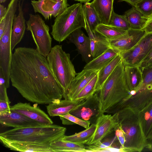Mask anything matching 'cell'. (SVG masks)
<instances>
[{
    "label": "cell",
    "instance_id": "obj_1",
    "mask_svg": "<svg viewBox=\"0 0 152 152\" xmlns=\"http://www.w3.org/2000/svg\"><path fill=\"white\" fill-rule=\"evenodd\" d=\"M10 80L22 96L38 104L58 103L62 88L53 76L47 58L36 49L20 47L12 53Z\"/></svg>",
    "mask_w": 152,
    "mask_h": 152
},
{
    "label": "cell",
    "instance_id": "obj_2",
    "mask_svg": "<svg viewBox=\"0 0 152 152\" xmlns=\"http://www.w3.org/2000/svg\"><path fill=\"white\" fill-rule=\"evenodd\" d=\"M122 60L103 83L98 92L100 115L107 113L121 102L130 93L124 73Z\"/></svg>",
    "mask_w": 152,
    "mask_h": 152
},
{
    "label": "cell",
    "instance_id": "obj_3",
    "mask_svg": "<svg viewBox=\"0 0 152 152\" xmlns=\"http://www.w3.org/2000/svg\"><path fill=\"white\" fill-rule=\"evenodd\" d=\"M66 127L56 124L14 128L1 133L0 137L15 141L49 144L65 135Z\"/></svg>",
    "mask_w": 152,
    "mask_h": 152
},
{
    "label": "cell",
    "instance_id": "obj_4",
    "mask_svg": "<svg viewBox=\"0 0 152 152\" xmlns=\"http://www.w3.org/2000/svg\"><path fill=\"white\" fill-rule=\"evenodd\" d=\"M119 124L124 133V147L128 152H140L145 148L148 140L144 134L137 112L125 107L117 112Z\"/></svg>",
    "mask_w": 152,
    "mask_h": 152
},
{
    "label": "cell",
    "instance_id": "obj_5",
    "mask_svg": "<svg viewBox=\"0 0 152 152\" xmlns=\"http://www.w3.org/2000/svg\"><path fill=\"white\" fill-rule=\"evenodd\" d=\"M47 59L53 76L62 88L63 97L67 99L70 83L77 74L70 54L63 50L61 45H56L52 48Z\"/></svg>",
    "mask_w": 152,
    "mask_h": 152
},
{
    "label": "cell",
    "instance_id": "obj_6",
    "mask_svg": "<svg viewBox=\"0 0 152 152\" xmlns=\"http://www.w3.org/2000/svg\"><path fill=\"white\" fill-rule=\"evenodd\" d=\"M83 5L82 3L74 4L56 17L51 32L54 39L61 42L76 30L85 28Z\"/></svg>",
    "mask_w": 152,
    "mask_h": 152
},
{
    "label": "cell",
    "instance_id": "obj_7",
    "mask_svg": "<svg viewBox=\"0 0 152 152\" xmlns=\"http://www.w3.org/2000/svg\"><path fill=\"white\" fill-rule=\"evenodd\" d=\"M141 69L142 84L136 90L130 91L121 102L120 109L128 107L138 112L152 101V67Z\"/></svg>",
    "mask_w": 152,
    "mask_h": 152
},
{
    "label": "cell",
    "instance_id": "obj_8",
    "mask_svg": "<svg viewBox=\"0 0 152 152\" xmlns=\"http://www.w3.org/2000/svg\"><path fill=\"white\" fill-rule=\"evenodd\" d=\"M17 6L10 4L8 6L9 17L5 31L0 38V69L2 72L7 88L10 86V74L12 57L11 37L12 26Z\"/></svg>",
    "mask_w": 152,
    "mask_h": 152
},
{
    "label": "cell",
    "instance_id": "obj_9",
    "mask_svg": "<svg viewBox=\"0 0 152 152\" xmlns=\"http://www.w3.org/2000/svg\"><path fill=\"white\" fill-rule=\"evenodd\" d=\"M26 30L31 34L37 50L47 57L52 48V39L50 34L49 27L39 15L29 14L26 22Z\"/></svg>",
    "mask_w": 152,
    "mask_h": 152
},
{
    "label": "cell",
    "instance_id": "obj_10",
    "mask_svg": "<svg viewBox=\"0 0 152 152\" xmlns=\"http://www.w3.org/2000/svg\"><path fill=\"white\" fill-rule=\"evenodd\" d=\"M152 49V33H149L131 49L119 54L124 65L140 66Z\"/></svg>",
    "mask_w": 152,
    "mask_h": 152
},
{
    "label": "cell",
    "instance_id": "obj_11",
    "mask_svg": "<svg viewBox=\"0 0 152 152\" xmlns=\"http://www.w3.org/2000/svg\"><path fill=\"white\" fill-rule=\"evenodd\" d=\"M95 124V131L86 143L87 145L101 141L115 131L119 126L118 113L113 115L101 114L97 118Z\"/></svg>",
    "mask_w": 152,
    "mask_h": 152
},
{
    "label": "cell",
    "instance_id": "obj_12",
    "mask_svg": "<svg viewBox=\"0 0 152 152\" xmlns=\"http://www.w3.org/2000/svg\"><path fill=\"white\" fill-rule=\"evenodd\" d=\"M84 120L95 123L100 115L99 101L97 92L88 97L69 113Z\"/></svg>",
    "mask_w": 152,
    "mask_h": 152
},
{
    "label": "cell",
    "instance_id": "obj_13",
    "mask_svg": "<svg viewBox=\"0 0 152 152\" xmlns=\"http://www.w3.org/2000/svg\"><path fill=\"white\" fill-rule=\"evenodd\" d=\"M31 4L35 12L41 14L46 20L56 17L69 6L67 0H33Z\"/></svg>",
    "mask_w": 152,
    "mask_h": 152
},
{
    "label": "cell",
    "instance_id": "obj_14",
    "mask_svg": "<svg viewBox=\"0 0 152 152\" xmlns=\"http://www.w3.org/2000/svg\"><path fill=\"white\" fill-rule=\"evenodd\" d=\"M146 34L144 30L130 29L117 38L108 39L110 47L120 52L129 50Z\"/></svg>",
    "mask_w": 152,
    "mask_h": 152
},
{
    "label": "cell",
    "instance_id": "obj_15",
    "mask_svg": "<svg viewBox=\"0 0 152 152\" xmlns=\"http://www.w3.org/2000/svg\"><path fill=\"white\" fill-rule=\"evenodd\" d=\"M35 103L31 106L29 103L19 102L11 106L10 109L22 114L42 125L53 124L48 115Z\"/></svg>",
    "mask_w": 152,
    "mask_h": 152
},
{
    "label": "cell",
    "instance_id": "obj_16",
    "mask_svg": "<svg viewBox=\"0 0 152 152\" xmlns=\"http://www.w3.org/2000/svg\"><path fill=\"white\" fill-rule=\"evenodd\" d=\"M0 124L3 126L14 128L41 124L22 114L11 110L0 114Z\"/></svg>",
    "mask_w": 152,
    "mask_h": 152
},
{
    "label": "cell",
    "instance_id": "obj_17",
    "mask_svg": "<svg viewBox=\"0 0 152 152\" xmlns=\"http://www.w3.org/2000/svg\"><path fill=\"white\" fill-rule=\"evenodd\" d=\"M99 71L83 69L71 82L67 94V99L73 101L81 90L98 74Z\"/></svg>",
    "mask_w": 152,
    "mask_h": 152
},
{
    "label": "cell",
    "instance_id": "obj_18",
    "mask_svg": "<svg viewBox=\"0 0 152 152\" xmlns=\"http://www.w3.org/2000/svg\"><path fill=\"white\" fill-rule=\"evenodd\" d=\"M67 38L70 42L75 45L83 60L87 64L93 59L91 53L90 38L86 36L81 30V28L72 32Z\"/></svg>",
    "mask_w": 152,
    "mask_h": 152
},
{
    "label": "cell",
    "instance_id": "obj_19",
    "mask_svg": "<svg viewBox=\"0 0 152 152\" xmlns=\"http://www.w3.org/2000/svg\"><path fill=\"white\" fill-rule=\"evenodd\" d=\"M0 142L11 150L20 152H54L50 145L12 141L0 137Z\"/></svg>",
    "mask_w": 152,
    "mask_h": 152
},
{
    "label": "cell",
    "instance_id": "obj_20",
    "mask_svg": "<svg viewBox=\"0 0 152 152\" xmlns=\"http://www.w3.org/2000/svg\"><path fill=\"white\" fill-rule=\"evenodd\" d=\"M23 4L22 0L18 1V14L17 16L15 15L14 18L11 37L12 51L22 39L26 29V21L22 9Z\"/></svg>",
    "mask_w": 152,
    "mask_h": 152
},
{
    "label": "cell",
    "instance_id": "obj_21",
    "mask_svg": "<svg viewBox=\"0 0 152 152\" xmlns=\"http://www.w3.org/2000/svg\"><path fill=\"white\" fill-rule=\"evenodd\" d=\"M86 23L85 29L90 39L91 53L93 59L101 55L110 47L107 39L96 30L92 31L86 21Z\"/></svg>",
    "mask_w": 152,
    "mask_h": 152
},
{
    "label": "cell",
    "instance_id": "obj_22",
    "mask_svg": "<svg viewBox=\"0 0 152 152\" xmlns=\"http://www.w3.org/2000/svg\"><path fill=\"white\" fill-rule=\"evenodd\" d=\"M85 99L71 101L61 100L58 103H51L46 106L48 115L51 117L59 116L66 114L82 102Z\"/></svg>",
    "mask_w": 152,
    "mask_h": 152
},
{
    "label": "cell",
    "instance_id": "obj_23",
    "mask_svg": "<svg viewBox=\"0 0 152 152\" xmlns=\"http://www.w3.org/2000/svg\"><path fill=\"white\" fill-rule=\"evenodd\" d=\"M114 0H93L91 4L98 15L102 23L109 24L113 10Z\"/></svg>",
    "mask_w": 152,
    "mask_h": 152
},
{
    "label": "cell",
    "instance_id": "obj_24",
    "mask_svg": "<svg viewBox=\"0 0 152 152\" xmlns=\"http://www.w3.org/2000/svg\"><path fill=\"white\" fill-rule=\"evenodd\" d=\"M124 73L127 86L130 92L138 88L143 81L142 69L139 66L124 65Z\"/></svg>",
    "mask_w": 152,
    "mask_h": 152
},
{
    "label": "cell",
    "instance_id": "obj_25",
    "mask_svg": "<svg viewBox=\"0 0 152 152\" xmlns=\"http://www.w3.org/2000/svg\"><path fill=\"white\" fill-rule=\"evenodd\" d=\"M119 53L118 51L110 48L87 63L83 69L99 71Z\"/></svg>",
    "mask_w": 152,
    "mask_h": 152
},
{
    "label": "cell",
    "instance_id": "obj_26",
    "mask_svg": "<svg viewBox=\"0 0 152 152\" xmlns=\"http://www.w3.org/2000/svg\"><path fill=\"white\" fill-rule=\"evenodd\" d=\"M50 145L54 152H86L84 144L64 140L62 137L51 142Z\"/></svg>",
    "mask_w": 152,
    "mask_h": 152
},
{
    "label": "cell",
    "instance_id": "obj_27",
    "mask_svg": "<svg viewBox=\"0 0 152 152\" xmlns=\"http://www.w3.org/2000/svg\"><path fill=\"white\" fill-rule=\"evenodd\" d=\"M130 26L131 29L142 30L148 19L134 6L127 11L124 15Z\"/></svg>",
    "mask_w": 152,
    "mask_h": 152
},
{
    "label": "cell",
    "instance_id": "obj_28",
    "mask_svg": "<svg viewBox=\"0 0 152 152\" xmlns=\"http://www.w3.org/2000/svg\"><path fill=\"white\" fill-rule=\"evenodd\" d=\"M121 60L122 57L119 53L108 64L99 70L95 88L96 92L100 90L104 82Z\"/></svg>",
    "mask_w": 152,
    "mask_h": 152
},
{
    "label": "cell",
    "instance_id": "obj_29",
    "mask_svg": "<svg viewBox=\"0 0 152 152\" xmlns=\"http://www.w3.org/2000/svg\"><path fill=\"white\" fill-rule=\"evenodd\" d=\"M109 147L118 148H125L121 145L115 134V131L101 141L86 146V152H97L99 149Z\"/></svg>",
    "mask_w": 152,
    "mask_h": 152
},
{
    "label": "cell",
    "instance_id": "obj_30",
    "mask_svg": "<svg viewBox=\"0 0 152 152\" xmlns=\"http://www.w3.org/2000/svg\"><path fill=\"white\" fill-rule=\"evenodd\" d=\"M83 7L86 22L90 30L94 31L101 21L91 2L84 3Z\"/></svg>",
    "mask_w": 152,
    "mask_h": 152
},
{
    "label": "cell",
    "instance_id": "obj_31",
    "mask_svg": "<svg viewBox=\"0 0 152 152\" xmlns=\"http://www.w3.org/2000/svg\"><path fill=\"white\" fill-rule=\"evenodd\" d=\"M96 127L95 123L92 124L88 128L83 131L69 136L65 135L62 138L76 143L86 144L93 135Z\"/></svg>",
    "mask_w": 152,
    "mask_h": 152
},
{
    "label": "cell",
    "instance_id": "obj_32",
    "mask_svg": "<svg viewBox=\"0 0 152 152\" xmlns=\"http://www.w3.org/2000/svg\"><path fill=\"white\" fill-rule=\"evenodd\" d=\"M138 114L146 137L152 128V101L140 111Z\"/></svg>",
    "mask_w": 152,
    "mask_h": 152
},
{
    "label": "cell",
    "instance_id": "obj_33",
    "mask_svg": "<svg viewBox=\"0 0 152 152\" xmlns=\"http://www.w3.org/2000/svg\"><path fill=\"white\" fill-rule=\"evenodd\" d=\"M96 30L108 39L119 37L124 34L127 31L110 24L102 23L97 26Z\"/></svg>",
    "mask_w": 152,
    "mask_h": 152
},
{
    "label": "cell",
    "instance_id": "obj_34",
    "mask_svg": "<svg viewBox=\"0 0 152 152\" xmlns=\"http://www.w3.org/2000/svg\"><path fill=\"white\" fill-rule=\"evenodd\" d=\"M98 79L97 74L81 90L73 101L85 99L96 92L95 88Z\"/></svg>",
    "mask_w": 152,
    "mask_h": 152
},
{
    "label": "cell",
    "instance_id": "obj_35",
    "mask_svg": "<svg viewBox=\"0 0 152 152\" xmlns=\"http://www.w3.org/2000/svg\"><path fill=\"white\" fill-rule=\"evenodd\" d=\"M59 116L64 125H72L77 124L86 129L90 126L91 124L89 121L83 120L69 113Z\"/></svg>",
    "mask_w": 152,
    "mask_h": 152
},
{
    "label": "cell",
    "instance_id": "obj_36",
    "mask_svg": "<svg viewBox=\"0 0 152 152\" xmlns=\"http://www.w3.org/2000/svg\"><path fill=\"white\" fill-rule=\"evenodd\" d=\"M109 24L125 31L130 29L129 23L124 15H119L114 11Z\"/></svg>",
    "mask_w": 152,
    "mask_h": 152
},
{
    "label": "cell",
    "instance_id": "obj_37",
    "mask_svg": "<svg viewBox=\"0 0 152 152\" xmlns=\"http://www.w3.org/2000/svg\"><path fill=\"white\" fill-rule=\"evenodd\" d=\"M134 7L147 18L152 15V0H141Z\"/></svg>",
    "mask_w": 152,
    "mask_h": 152
},
{
    "label": "cell",
    "instance_id": "obj_38",
    "mask_svg": "<svg viewBox=\"0 0 152 152\" xmlns=\"http://www.w3.org/2000/svg\"><path fill=\"white\" fill-rule=\"evenodd\" d=\"M7 88L4 75L0 69V100L10 102L7 94Z\"/></svg>",
    "mask_w": 152,
    "mask_h": 152
},
{
    "label": "cell",
    "instance_id": "obj_39",
    "mask_svg": "<svg viewBox=\"0 0 152 152\" xmlns=\"http://www.w3.org/2000/svg\"><path fill=\"white\" fill-rule=\"evenodd\" d=\"M115 134L122 146L125 148L124 145L126 142L125 136L124 133L119 124L118 126L115 129Z\"/></svg>",
    "mask_w": 152,
    "mask_h": 152
},
{
    "label": "cell",
    "instance_id": "obj_40",
    "mask_svg": "<svg viewBox=\"0 0 152 152\" xmlns=\"http://www.w3.org/2000/svg\"><path fill=\"white\" fill-rule=\"evenodd\" d=\"M140 66L141 68L152 67V49L142 61Z\"/></svg>",
    "mask_w": 152,
    "mask_h": 152
},
{
    "label": "cell",
    "instance_id": "obj_41",
    "mask_svg": "<svg viewBox=\"0 0 152 152\" xmlns=\"http://www.w3.org/2000/svg\"><path fill=\"white\" fill-rule=\"evenodd\" d=\"M10 102L0 100V114L3 113L11 110Z\"/></svg>",
    "mask_w": 152,
    "mask_h": 152
},
{
    "label": "cell",
    "instance_id": "obj_42",
    "mask_svg": "<svg viewBox=\"0 0 152 152\" xmlns=\"http://www.w3.org/2000/svg\"><path fill=\"white\" fill-rule=\"evenodd\" d=\"M142 30L146 34L152 33V15L149 17Z\"/></svg>",
    "mask_w": 152,
    "mask_h": 152
},
{
    "label": "cell",
    "instance_id": "obj_43",
    "mask_svg": "<svg viewBox=\"0 0 152 152\" xmlns=\"http://www.w3.org/2000/svg\"><path fill=\"white\" fill-rule=\"evenodd\" d=\"M7 11V9L0 4V21L4 17Z\"/></svg>",
    "mask_w": 152,
    "mask_h": 152
},
{
    "label": "cell",
    "instance_id": "obj_44",
    "mask_svg": "<svg viewBox=\"0 0 152 152\" xmlns=\"http://www.w3.org/2000/svg\"><path fill=\"white\" fill-rule=\"evenodd\" d=\"M141 0H119L118 1H126L131 4L133 6H134L136 4Z\"/></svg>",
    "mask_w": 152,
    "mask_h": 152
},
{
    "label": "cell",
    "instance_id": "obj_45",
    "mask_svg": "<svg viewBox=\"0 0 152 152\" xmlns=\"http://www.w3.org/2000/svg\"><path fill=\"white\" fill-rule=\"evenodd\" d=\"M145 148L149 150L152 151V140L148 141Z\"/></svg>",
    "mask_w": 152,
    "mask_h": 152
},
{
    "label": "cell",
    "instance_id": "obj_46",
    "mask_svg": "<svg viewBox=\"0 0 152 152\" xmlns=\"http://www.w3.org/2000/svg\"><path fill=\"white\" fill-rule=\"evenodd\" d=\"M146 138L148 141L152 140V128L146 136Z\"/></svg>",
    "mask_w": 152,
    "mask_h": 152
},
{
    "label": "cell",
    "instance_id": "obj_47",
    "mask_svg": "<svg viewBox=\"0 0 152 152\" xmlns=\"http://www.w3.org/2000/svg\"><path fill=\"white\" fill-rule=\"evenodd\" d=\"M75 1H80V3H86L89 2L91 0H74Z\"/></svg>",
    "mask_w": 152,
    "mask_h": 152
},
{
    "label": "cell",
    "instance_id": "obj_48",
    "mask_svg": "<svg viewBox=\"0 0 152 152\" xmlns=\"http://www.w3.org/2000/svg\"><path fill=\"white\" fill-rule=\"evenodd\" d=\"M7 0H0V2L1 3H4Z\"/></svg>",
    "mask_w": 152,
    "mask_h": 152
}]
</instances>
